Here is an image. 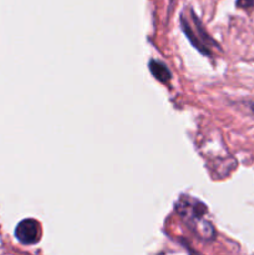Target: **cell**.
Returning a JSON list of instances; mask_svg holds the SVG:
<instances>
[{"label": "cell", "mask_w": 254, "mask_h": 255, "mask_svg": "<svg viewBox=\"0 0 254 255\" xmlns=\"http://www.w3.org/2000/svg\"><path fill=\"white\" fill-rule=\"evenodd\" d=\"M237 7L243 10H251L254 6V0H237Z\"/></svg>", "instance_id": "5b68a950"}, {"label": "cell", "mask_w": 254, "mask_h": 255, "mask_svg": "<svg viewBox=\"0 0 254 255\" xmlns=\"http://www.w3.org/2000/svg\"><path fill=\"white\" fill-rule=\"evenodd\" d=\"M177 211L181 214L182 218L186 221V223L192 229H194L196 233L201 234L203 238L213 236V228L203 218L207 209L206 206L202 204L201 202L196 201L188 196H183L177 204Z\"/></svg>", "instance_id": "6da1fadb"}, {"label": "cell", "mask_w": 254, "mask_h": 255, "mask_svg": "<svg viewBox=\"0 0 254 255\" xmlns=\"http://www.w3.org/2000/svg\"><path fill=\"white\" fill-rule=\"evenodd\" d=\"M181 24L182 29L186 32L192 44L203 54H211L213 41L209 39V36L202 26L201 21L191 9L184 10L181 16Z\"/></svg>", "instance_id": "7a4b0ae2"}, {"label": "cell", "mask_w": 254, "mask_h": 255, "mask_svg": "<svg viewBox=\"0 0 254 255\" xmlns=\"http://www.w3.org/2000/svg\"><path fill=\"white\" fill-rule=\"evenodd\" d=\"M15 234L21 243L34 244L40 239L41 229H40V224L35 219H24L17 224Z\"/></svg>", "instance_id": "3957f363"}, {"label": "cell", "mask_w": 254, "mask_h": 255, "mask_svg": "<svg viewBox=\"0 0 254 255\" xmlns=\"http://www.w3.org/2000/svg\"><path fill=\"white\" fill-rule=\"evenodd\" d=\"M149 69H151V72L153 74V76L161 82H167L171 80V72L167 69L166 65L162 64V62L152 60L149 62Z\"/></svg>", "instance_id": "277c9868"}]
</instances>
